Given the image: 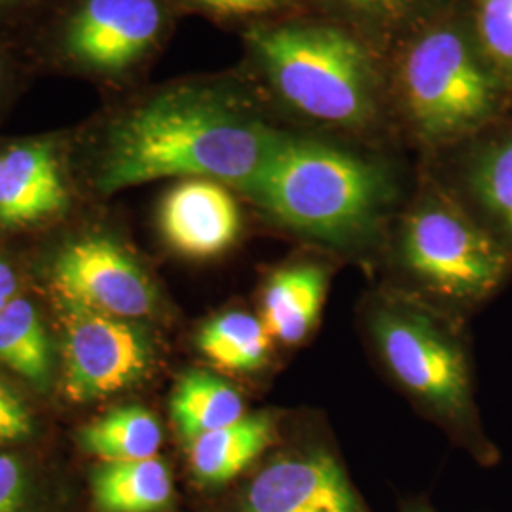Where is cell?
Returning a JSON list of instances; mask_svg holds the SVG:
<instances>
[{"label":"cell","mask_w":512,"mask_h":512,"mask_svg":"<svg viewBox=\"0 0 512 512\" xmlns=\"http://www.w3.org/2000/svg\"><path fill=\"white\" fill-rule=\"evenodd\" d=\"M281 435V416L277 412H247L236 423L186 444L190 476L203 490L230 488L274 448Z\"/></svg>","instance_id":"5bb4252c"},{"label":"cell","mask_w":512,"mask_h":512,"mask_svg":"<svg viewBox=\"0 0 512 512\" xmlns=\"http://www.w3.org/2000/svg\"><path fill=\"white\" fill-rule=\"evenodd\" d=\"M19 283L18 275L14 274V270L0 260V296L6 300H14L18 298Z\"/></svg>","instance_id":"83f0119b"},{"label":"cell","mask_w":512,"mask_h":512,"mask_svg":"<svg viewBox=\"0 0 512 512\" xmlns=\"http://www.w3.org/2000/svg\"><path fill=\"white\" fill-rule=\"evenodd\" d=\"M93 497L101 512L171 511L173 471L160 456L103 463L93 475Z\"/></svg>","instance_id":"e0dca14e"},{"label":"cell","mask_w":512,"mask_h":512,"mask_svg":"<svg viewBox=\"0 0 512 512\" xmlns=\"http://www.w3.org/2000/svg\"><path fill=\"white\" fill-rule=\"evenodd\" d=\"M33 421L16 393L0 382V442H10L27 437Z\"/></svg>","instance_id":"cb8c5ba5"},{"label":"cell","mask_w":512,"mask_h":512,"mask_svg":"<svg viewBox=\"0 0 512 512\" xmlns=\"http://www.w3.org/2000/svg\"><path fill=\"white\" fill-rule=\"evenodd\" d=\"M285 128L243 73L177 78L110 105L93 124L101 196L162 179H205L249 196Z\"/></svg>","instance_id":"6da1fadb"},{"label":"cell","mask_w":512,"mask_h":512,"mask_svg":"<svg viewBox=\"0 0 512 512\" xmlns=\"http://www.w3.org/2000/svg\"><path fill=\"white\" fill-rule=\"evenodd\" d=\"M0 361L35 385L50 382L52 349L31 302L14 298L0 313Z\"/></svg>","instance_id":"44dd1931"},{"label":"cell","mask_w":512,"mask_h":512,"mask_svg":"<svg viewBox=\"0 0 512 512\" xmlns=\"http://www.w3.org/2000/svg\"><path fill=\"white\" fill-rule=\"evenodd\" d=\"M179 12L243 29L304 10V0H173Z\"/></svg>","instance_id":"603a6c76"},{"label":"cell","mask_w":512,"mask_h":512,"mask_svg":"<svg viewBox=\"0 0 512 512\" xmlns=\"http://www.w3.org/2000/svg\"><path fill=\"white\" fill-rule=\"evenodd\" d=\"M230 512H372L336 446L321 435H281L234 484Z\"/></svg>","instance_id":"ba28073f"},{"label":"cell","mask_w":512,"mask_h":512,"mask_svg":"<svg viewBox=\"0 0 512 512\" xmlns=\"http://www.w3.org/2000/svg\"><path fill=\"white\" fill-rule=\"evenodd\" d=\"M82 446L105 463L156 458L164 433L158 418L143 406L128 404L110 410L80 433Z\"/></svg>","instance_id":"ffe728a7"},{"label":"cell","mask_w":512,"mask_h":512,"mask_svg":"<svg viewBox=\"0 0 512 512\" xmlns=\"http://www.w3.org/2000/svg\"><path fill=\"white\" fill-rule=\"evenodd\" d=\"M169 408L184 444L232 425L247 414V406L238 389L205 370L184 374L173 389Z\"/></svg>","instance_id":"d6986e66"},{"label":"cell","mask_w":512,"mask_h":512,"mask_svg":"<svg viewBox=\"0 0 512 512\" xmlns=\"http://www.w3.org/2000/svg\"><path fill=\"white\" fill-rule=\"evenodd\" d=\"M406 196L399 167L380 147L285 128L247 200L296 238L363 256L384 247Z\"/></svg>","instance_id":"3957f363"},{"label":"cell","mask_w":512,"mask_h":512,"mask_svg":"<svg viewBox=\"0 0 512 512\" xmlns=\"http://www.w3.org/2000/svg\"><path fill=\"white\" fill-rule=\"evenodd\" d=\"M18 61L14 59L8 46L0 42V109L10 101L14 90L18 88Z\"/></svg>","instance_id":"484cf974"},{"label":"cell","mask_w":512,"mask_h":512,"mask_svg":"<svg viewBox=\"0 0 512 512\" xmlns=\"http://www.w3.org/2000/svg\"><path fill=\"white\" fill-rule=\"evenodd\" d=\"M399 512H437L435 507L429 503V499L425 495H418V497H410L401 503Z\"/></svg>","instance_id":"f1b7e54d"},{"label":"cell","mask_w":512,"mask_h":512,"mask_svg":"<svg viewBox=\"0 0 512 512\" xmlns=\"http://www.w3.org/2000/svg\"><path fill=\"white\" fill-rule=\"evenodd\" d=\"M490 67L512 90V0H461Z\"/></svg>","instance_id":"7402d4cb"},{"label":"cell","mask_w":512,"mask_h":512,"mask_svg":"<svg viewBox=\"0 0 512 512\" xmlns=\"http://www.w3.org/2000/svg\"><path fill=\"white\" fill-rule=\"evenodd\" d=\"M158 228L177 255L209 260L238 243L243 215L232 188L205 179H184L165 192L158 207Z\"/></svg>","instance_id":"7c38bea8"},{"label":"cell","mask_w":512,"mask_h":512,"mask_svg":"<svg viewBox=\"0 0 512 512\" xmlns=\"http://www.w3.org/2000/svg\"><path fill=\"white\" fill-rule=\"evenodd\" d=\"M384 57L393 137L425 162L509 118L512 90L480 52L461 0Z\"/></svg>","instance_id":"277c9868"},{"label":"cell","mask_w":512,"mask_h":512,"mask_svg":"<svg viewBox=\"0 0 512 512\" xmlns=\"http://www.w3.org/2000/svg\"><path fill=\"white\" fill-rule=\"evenodd\" d=\"M52 275L61 298L110 317L135 321L158 310V291L145 268L105 234L69 241L55 258Z\"/></svg>","instance_id":"30bf717a"},{"label":"cell","mask_w":512,"mask_h":512,"mask_svg":"<svg viewBox=\"0 0 512 512\" xmlns=\"http://www.w3.org/2000/svg\"><path fill=\"white\" fill-rule=\"evenodd\" d=\"M25 475L19 461L0 454V512H23Z\"/></svg>","instance_id":"d4e9b609"},{"label":"cell","mask_w":512,"mask_h":512,"mask_svg":"<svg viewBox=\"0 0 512 512\" xmlns=\"http://www.w3.org/2000/svg\"><path fill=\"white\" fill-rule=\"evenodd\" d=\"M59 0H0V21H12L55 6Z\"/></svg>","instance_id":"4316f807"},{"label":"cell","mask_w":512,"mask_h":512,"mask_svg":"<svg viewBox=\"0 0 512 512\" xmlns=\"http://www.w3.org/2000/svg\"><path fill=\"white\" fill-rule=\"evenodd\" d=\"M241 37V73L279 126L374 147L395 139L385 57L344 25L302 10Z\"/></svg>","instance_id":"7a4b0ae2"},{"label":"cell","mask_w":512,"mask_h":512,"mask_svg":"<svg viewBox=\"0 0 512 512\" xmlns=\"http://www.w3.org/2000/svg\"><path fill=\"white\" fill-rule=\"evenodd\" d=\"M329 283V266L315 258L289 260L264 279L258 317L275 344L294 348L310 338L325 308Z\"/></svg>","instance_id":"9a60e30c"},{"label":"cell","mask_w":512,"mask_h":512,"mask_svg":"<svg viewBox=\"0 0 512 512\" xmlns=\"http://www.w3.org/2000/svg\"><path fill=\"white\" fill-rule=\"evenodd\" d=\"M385 256L391 287L465 321L488 304L512 275V255L423 167L391 222Z\"/></svg>","instance_id":"8992f818"},{"label":"cell","mask_w":512,"mask_h":512,"mask_svg":"<svg viewBox=\"0 0 512 512\" xmlns=\"http://www.w3.org/2000/svg\"><path fill=\"white\" fill-rule=\"evenodd\" d=\"M423 167L512 255V120L495 124Z\"/></svg>","instance_id":"8fae6325"},{"label":"cell","mask_w":512,"mask_h":512,"mask_svg":"<svg viewBox=\"0 0 512 512\" xmlns=\"http://www.w3.org/2000/svg\"><path fill=\"white\" fill-rule=\"evenodd\" d=\"M67 205L69 188L54 139H23L0 150V226H31Z\"/></svg>","instance_id":"4fadbf2b"},{"label":"cell","mask_w":512,"mask_h":512,"mask_svg":"<svg viewBox=\"0 0 512 512\" xmlns=\"http://www.w3.org/2000/svg\"><path fill=\"white\" fill-rule=\"evenodd\" d=\"M65 349V391L73 401H95L143 382L154 365L147 330L128 319L59 296Z\"/></svg>","instance_id":"9c48e42d"},{"label":"cell","mask_w":512,"mask_h":512,"mask_svg":"<svg viewBox=\"0 0 512 512\" xmlns=\"http://www.w3.org/2000/svg\"><path fill=\"white\" fill-rule=\"evenodd\" d=\"M463 323L391 287L370 294L363 306L366 342L385 376L478 465L494 467L499 450L478 414Z\"/></svg>","instance_id":"5b68a950"},{"label":"cell","mask_w":512,"mask_h":512,"mask_svg":"<svg viewBox=\"0 0 512 512\" xmlns=\"http://www.w3.org/2000/svg\"><path fill=\"white\" fill-rule=\"evenodd\" d=\"M177 14L173 0H59L38 50L61 73L126 88L164 50Z\"/></svg>","instance_id":"52a82bcc"},{"label":"cell","mask_w":512,"mask_h":512,"mask_svg":"<svg viewBox=\"0 0 512 512\" xmlns=\"http://www.w3.org/2000/svg\"><path fill=\"white\" fill-rule=\"evenodd\" d=\"M459 0H304V10L332 19L385 55L399 40Z\"/></svg>","instance_id":"2e32d148"},{"label":"cell","mask_w":512,"mask_h":512,"mask_svg":"<svg viewBox=\"0 0 512 512\" xmlns=\"http://www.w3.org/2000/svg\"><path fill=\"white\" fill-rule=\"evenodd\" d=\"M8 302H10V300H6V298H2V296H0V313H2V311H4V308L8 306Z\"/></svg>","instance_id":"f546056e"},{"label":"cell","mask_w":512,"mask_h":512,"mask_svg":"<svg viewBox=\"0 0 512 512\" xmlns=\"http://www.w3.org/2000/svg\"><path fill=\"white\" fill-rule=\"evenodd\" d=\"M203 357L230 374H255L270 363L274 338L258 315L224 311L203 323L196 336Z\"/></svg>","instance_id":"ac0fdd59"}]
</instances>
